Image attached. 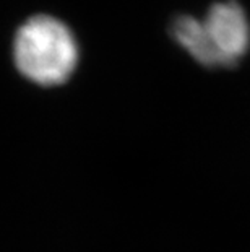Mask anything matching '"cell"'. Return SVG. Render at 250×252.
Returning <instances> with one entry per match:
<instances>
[{
	"label": "cell",
	"mask_w": 250,
	"mask_h": 252,
	"mask_svg": "<svg viewBox=\"0 0 250 252\" xmlns=\"http://www.w3.org/2000/svg\"><path fill=\"white\" fill-rule=\"evenodd\" d=\"M78 49L70 30L52 17H34L21 26L15 39V63L23 77L42 87L70 78Z\"/></svg>",
	"instance_id": "obj_1"
},
{
	"label": "cell",
	"mask_w": 250,
	"mask_h": 252,
	"mask_svg": "<svg viewBox=\"0 0 250 252\" xmlns=\"http://www.w3.org/2000/svg\"><path fill=\"white\" fill-rule=\"evenodd\" d=\"M220 67H231L241 61L250 42V28L242 7L234 0L216 3L201 21Z\"/></svg>",
	"instance_id": "obj_2"
},
{
	"label": "cell",
	"mask_w": 250,
	"mask_h": 252,
	"mask_svg": "<svg viewBox=\"0 0 250 252\" xmlns=\"http://www.w3.org/2000/svg\"><path fill=\"white\" fill-rule=\"evenodd\" d=\"M172 36L196 62L206 67H220L201 21L192 17H179L172 25Z\"/></svg>",
	"instance_id": "obj_3"
}]
</instances>
